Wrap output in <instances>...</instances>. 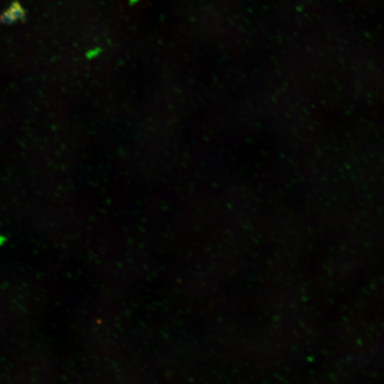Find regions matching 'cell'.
I'll use <instances>...</instances> for the list:
<instances>
[{
  "label": "cell",
  "mask_w": 384,
  "mask_h": 384,
  "mask_svg": "<svg viewBox=\"0 0 384 384\" xmlns=\"http://www.w3.org/2000/svg\"><path fill=\"white\" fill-rule=\"evenodd\" d=\"M6 238L4 236L0 235V245H3Z\"/></svg>",
  "instance_id": "obj_2"
},
{
  "label": "cell",
  "mask_w": 384,
  "mask_h": 384,
  "mask_svg": "<svg viewBox=\"0 0 384 384\" xmlns=\"http://www.w3.org/2000/svg\"><path fill=\"white\" fill-rule=\"evenodd\" d=\"M24 16V11L18 2H14L5 12L0 16L3 23H11Z\"/></svg>",
  "instance_id": "obj_1"
}]
</instances>
